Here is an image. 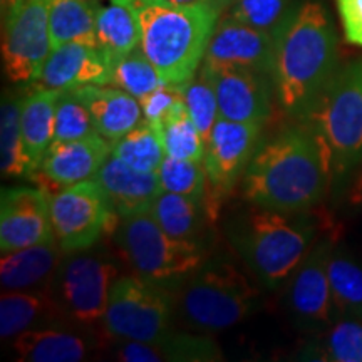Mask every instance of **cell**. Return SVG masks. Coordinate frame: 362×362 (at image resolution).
Listing matches in <instances>:
<instances>
[{
    "instance_id": "cell-22",
    "label": "cell",
    "mask_w": 362,
    "mask_h": 362,
    "mask_svg": "<svg viewBox=\"0 0 362 362\" xmlns=\"http://www.w3.org/2000/svg\"><path fill=\"white\" fill-rule=\"evenodd\" d=\"M61 247L47 242L22 250L2 253L0 284L4 291H44L51 288L61 265Z\"/></svg>"
},
{
    "instance_id": "cell-3",
    "label": "cell",
    "mask_w": 362,
    "mask_h": 362,
    "mask_svg": "<svg viewBox=\"0 0 362 362\" xmlns=\"http://www.w3.org/2000/svg\"><path fill=\"white\" fill-rule=\"evenodd\" d=\"M134 13L141 29V49L165 83L185 84L197 74L218 24L211 4L180 6L168 0H111Z\"/></svg>"
},
{
    "instance_id": "cell-20",
    "label": "cell",
    "mask_w": 362,
    "mask_h": 362,
    "mask_svg": "<svg viewBox=\"0 0 362 362\" xmlns=\"http://www.w3.org/2000/svg\"><path fill=\"white\" fill-rule=\"evenodd\" d=\"M71 90L89 110L98 133L112 144L144 119L139 99L115 86L88 84Z\"/></svg>"
},
{
    "instance_id": "cell-17",
    "label": "cell",
    "mask_w": 362,
    "mask_h": 362,
    "mask_svg": "<svg viewBox=\"0 0 362 362\" xmlns=\"http://www.w3.org/2000/svg\"><path fill=\"white\" fill-rule=\"evenodd\" d=\"M111 153L112 143L99 133L76 141L52 143L39 170L59 187H71L94 178Z\"/></svg>"
},
{
    "instance_id": "cell-12",
    "label": "cell",
    "mask_w": 362,
    "mask_h": 362,
    "mask_svg": "<svg viewBox=\"0 0 362 362\" xmlns=\"http://www.w3.org/2000/svg\"><path fill=\"white\" fill-rule=\"evenodd\" d=\"M262 124L238 123L218 117L205 143V165L208 176V206L215 216L220 198L245 173L257 149Z\"/></svg>"
},
{
    "instance_id": "cell-27",
    "label": "cell",
    "mask_w": 362,
    "mask_h": 362,
    "mask_svg": "<svg viewBox=\"0 0 362 362\" xmlns=\"http://www.w3.org/2000/svg\"><path fill=\"white\" fill-rule=\"evenodd\" d=\"M149 211L166 233L188 242H198L208 218H215L205 200L170 192L158 194Z\"/></svg>"
},
{
    "instance_id": "cell-42",
    "label": "cell",
    "mask_w": 362,
    "mask_h": 362,
    "mask_svg": "<svg viewBox=\"0 0 362 362\" xmlns=\"http://www.w3.org/2000/svg\"><path fill=\"white\" fill-rule=\"evenodd\" d=\"M21 2H22V0H2V12H4V16H6V12L8 13V12L12 11V8H16Z\"/></svg>"
},
{
    "instance_id": "cell-37",
    "label": "cell",
    "mask_w": 362,
    "mask_h": 362,
    "mask_svg": "<svg viewBox=\"0 0 362 362\" xmlns=\"http://www.w3.org/2000/svg\"><path fill=\"white\" fill-rule=\"evenodd\" d=\"M98 134L94 126L93 116L84 103L72 93L71 89L61 90L56 110V131H54V141H76L89 136Z\"/></svg>"
},
{
    "instance_id": "cell-11",
    "label": "cell",
    "mask_w": 362,
    "mask_h": 362,
    "mask_svg": "<svg viewBox=\"0 0 362 362\" xmlns=\"http://www.w3.org/2000/svg\"><path fill=\"white\" fill-rule=\"evenodd\" d=\"M49 2L22 0L7 13L2 35L4 72L12 83L39 81L49 54L52 52L49 33Z\"/></svg>"
},
{
    "instance_id": "cell-6",
    "label": "cell",
    "mask_w": 362,
    "mask_h": 362,
    "mask_svg": "<svg viewBox=\"0 0 362 362\" xmlns=\"http://www.w3.org/2000/svg\"><path fill=\"white\" fill-rule=\"evenodd\" d=\"M175 296L176 312L189 327L216 332L247 319L260 292L238 267L216 259L205 260Z\"/></svg>"
},
{
    "instance_id": "cell-2",
    "label": "cell",
    "mask_w": 362,
    "mask_h": 362,
    "mask_svg": "<svg viewBox=\"0 0 362 362\" xmlns=\"http://www.w3.org/2000/svg\"><path fill=\"white\" fill-rule=\"evenodd\" d=\"M272 35L275 96L297 119L339 67L336 30L320 0H304L291 8Z\"/></svg>"
},
{
    "instance_id": "cell-43",
    "label": "cell",
    "mask_w": 362,
    "mask_h": 362,
    "mask_svg": "<svg viewBox=\"0 0 362 362\" xmlns=\"http://www.w3.org/2000/svg\"><path fill=\"white\" fill-rule=\"evenodd\" d=\"M168 2L180 4V6H200V4H210L208 0H168Z\"/></svg>"
},
{
    "instance_id": "cell-14",
    "label": "cell",
    "mask_w": 362,
    "mask_h": 362,
    "mask_svg": "<svg viewBox=\"0 0 362 362\" xmlns=\"http://www.w3.org/2000/svg\"><path fill=\"white\" fill-rule=\"evenodd\" d=\"M51 198L37 188H4L0 200V250H22L54 242Z\"/></svg>"
},
{
    "instance_id": "cell-36",
    "label": "cell",
    "mask_w": 362,
    "mask_h": 362,
    "mask_svg": "<svg viewBox=\"0 0 362 362\" xmlns=\"http://www.w3.org/2000/svg\"><path fill=\"white\" fill-rule=\"evenodd\" d=\"M183 99L187 103L189 116L200 129L203 141L206 143L216 119L220 117V110L214 83L202 69L183 84Z\"/></svg>"
},
{
    "instance_id": "cell-4",
    "label": "cell",
    "mask_w": 362,
    "mask_h": 362,
    "mask_svg": "<svg viewBox=\"0 0 362 362\" xmlns=\"http://www.w3.org/2000/svg\"><path fill=\"white\" fill-rule=\"evenodd\" d=\"M297 121L319 141L332 181L354 175L362 165V59L339 66Z\"/></svg>"
},
{
    "instance_id": "cell-24",
    "label": "cell",
    "mask_w": 362,
    "mask_h": 362,
    "mask_svg": "<svg viewBox=\"0 0 362 362\" xmlns=\"http://www.w3.org/2000/svg\"><path fill=\"white\" fill-rule=\"evenodd\" d=\"M62 319L56 298L45 291H4L0 297V336L13 339L29 329Z\"/></svg>"
},
{
    "instance_id": "cell-1",
    "label": "cell",
    "mask_w": 362,
    "mask_h": 362,
    "mask_svg": "<svg viewBox=\"0 0 362 362\" xmlns=\"http://www.w3.org/2000/svg\"><path fill=\"white\" fill-rule=\"evenodd\" d=\"M330 183L322 148L297 121L255 149L242 176V194L255 206L300 214L322 200Z\"/></svg>"
},
{
    "instance_id": "cell-44",
    "label": "cell",
    "mask_w": 362,
    "mask_h": 362,
    "mask_svg": "<svg viewBox=\"0 0 362 362\" xmlns=\"http://www.w3.org/2000/svg\"><path fill=\"white\" fill-rule=\"evenodd\" d=\"M208 2L211 4V6H215L216 8H223V7H228V4L232 2V0H208Z\"/></svg>"
},
{
    "instance_id": "cell-7",
    "label": "cell",
    "mask_w": 362,
    "mask_h": 362,
    "mask_svg": "<svg viewBox=\"0 0 362 362\" xmlns=\"http://www.w3.org/2000/svg\"><path fill=\"white\" fill-rule=\"evenodd\" d=\"M116 238L136 274L175 293L205 264L200 242L171 237L149 210L119 218Z\"/></svg>"
},
{
    "instance_id": "cell-39",
    "label": "cell",
    "mask_w": 362,
    "mask_h": 362,
    "mask_svg": "<svg viewBox=\"0 0 362 362\" xmlns=\"http://www.w3.org/2000/svg\"><path fill=\"white\" fill-rule=\"evenodd\" d=\"M180 99H183V84L163 83L139 99L143 117L148 121H161Z\"/></svg>"
},
{
    "instance_id": "cell-31",
    "label": "cell",
    "mask_w": 362,
    "mask_h": 362,
    "mask_svg": "<svg viewBox=\"0 0 362 362\" xmlns=\"http://www.w3.org/2000/svg\"><path fill=\"white\" fill-rule=\"evenodd\" d=\"M21 103L17 98H4L0 111V168L8 178L30 176L35 171L21 129Z\"/></svg>"
},
{
    "instance_id": "cell-15",
    "label": "cell",
    "mask_w": 362,
    "mask_h": 362,
    "mask_svg": "<svg viewBox=\"0 0 362 362\" xmlns=\"http://www.w3.org/2000/svg\"><path fill=\"white\" fill-rule=\"evenodd\" d=\"M214 83L220 116L238 123L262 124L272 115L275 86L270 74L238 67L200 66Z\"/></svg>"
},
{
    "instance_id": "cell-35",
    "label": "cell",
    "mask_w": 362,
    "mask_h": 362,
    "mask_svg": "<svg viewBox=\"0 0 362 362\" xmlns=\"http://www.w3.org/2000/svg\"><path fill=\"white\" fill-rule=\"evenodd\" d=\"M158 175H160L163 192L185 194L208 203V176L203 161L176 160L166 156L158 170Z\"/></svg>"
},
{
    "instance_id": "cell-41",
    "label": "cell",
    "mask_w": 362,
    "mask_h": 362,
    "mask_svg": "<svg viewBox=\"0 0 362 362\" xmlns=\"http://www.w3.org/2000/svg\"><path fill=\"white\" fill-rule=\"evenodd\" d=\"M349 202L356 206H362V165L357 168L349 188Z\"/></svg>"
},
{
    "instance_id": "cell-18",
    "label": "cell",
    "mask_w": 362,
    "mask_h": 362,
    "mask_svg": "<svg viewBox=\"0 0 362 362\" xmlns=\"http://www.w3.org/2000/svg\"><path fill=\"white\" fill-rule=\"evenodd\" d=\"M94 180L101 185L119 218L149 210L163 192L158 171L144 173L131 168L112 153L94 175Z\"/></svg>"
},
{
    "instance_id": "cell-34",
    "label": "cell",
    "mask_w": 362,
    "mask_h": 362,
    "mask_svg": "<svg viewBox=\"0 0 362 362\" xmlns=\"http://www.w3.org/2000/svg\"><path fill=\"white\" fill-rule=\"evenodd\" d=\"M310 359L362 362V317H336L312 347Z\"/></svg>"
},
{
    "instance_id": "cell-5",
    "label": "cell",
    "mask_w": 362,
    "mask_h": 362,
    "mask_svg": "<svg viewBox=\"0 0 362 362\" xmlns=\"http://www.w3.org/2000/svg\"><path fill=\"white\" fill-rule=\"evenodd\" d=\"M230 238L252 274L275 288L315 245V221L307 211L288 214L253 205L233 220Z\"/></svg>"
},
{
    "instance_id": "cell-13",
    "label": "cell",
    "mask_w": 362,
    "mask_h": 362,
    "mask_svg": "<svg viewBox=\"0 0 362 362\" xmlns=\"http://www.w3.org/2000/svg\"><path fill=\"white\" fill-rule=\"evenodd\" d=\"M332 247V240H320L288 277L287 305L293 319L305 329L320 330L336 319L329 280Z\"/></svg>"
},
{
    "instance_id": "cell-38",
    "label": "cell",
    "mask_w": 362,
    "mask_h": 362,
    "mask_svg": "<svg viewBox=\"0 0 362 362\" xmlns=\"http://www.w3.org/2000/svg\"><path fill=\"white\" fill-rule=\"evenodd\" d=\"M291 8L288 0H232L226 17L274 34Z\"/></svg>"
},
{
    "instance_id": "cell-9",
    "label": "cell",
    "mask_w": 362,
    "mask_h": 362,
    "mask_svg": "<svg viewBox=\"0 0 362 362\" xmlns=\"http://www.w3.org/2000/svg\"><path fill=\"white\" fill-rule=\"evenodd\" d=\"M119 269L110 259L76 252L61 262L49 292L56 298L62 319L78 325L104 322L112 285Z\"/></svg>"
},
{
    "instance_id": "cell-21",
    "label": "cell",
    "mask_w": 362,
    "mask_h": 362,
    "mask_svg": "<svg viewBox=\"0 0 362 362\" xmlns=\"http://www.w3.org/2000/svg\"><path fill=\"white\" fill-rule=\"evenodd\" d=\"M115 357L123 362H215L223 359L220 347L211 337L171 330L151 342H119Z\"/></svg>"
},
{
    "instance_id": "cell-29",
    "label": "cell",
    "mask_w": 362,
    "mask_h": 362,
    "mask_svg": "<svg viewBox=\"0 0 362 362\" xmlns=\"http://www.w3.org/2000/svg\"><path fill=\"white\" fill-rule=\"evenodd\" d=\"M112 155L131 168L144 173H156L166 158L160 121L143 119L119 141L112 144Z\"/></svg>"
},
{
    "instance_id": "cell-33",
    "label": "cell",
    "mask_w": 362,
    "mask_h": 362,
    "mask_svg": "<svg viewBox=\"0 0 362 362\" xmlns=\"http://www.w3.org/2000/svg\"><path fill=\"white\" fill-rule=\"evenodd\" d=\"M107 62H110L107 84L126 90L136 99H141L165 83L160 71L143 52L141 45L123 56L107 57Z\"/></svg>"
},
{
    "instance_id": "cell-30",
    "label": "cell",
    "mask_w": 362,
    "mask_h": 362,
    "mask_svg": "<svg viewBox=\"0 0 362 362\" xmlns=\"http://www.w3.org/2000/svg\"><path fill=\"white\" fill-rule=\"evenodd\" d=\"M96 37L99 49L106 54V57H117L139 47L141 29L128 7L111 2V6L99 8Z\"/></svg>"
},
{
    "instance_id": "cell-25",
    "label": "cell",
    "mask_w": 362,
    "mask_h": 362,
    "mask_svg": "<svg viewBox=\"0 0 362 362\" xmlns=\"http://www.w3.org/2000/svg\"><path fill=\"white\" fill-rule=\"evenodd\" d=\"M59 96V89L42 88L21 103V129L27 155L35 170H39L40 161L54 141Z\"/></svg>"
},
{
    "instance_id": "cell-10",
    "label": "cell",
    "mask_w": 362,
    "mask_h": 362,
    "mask_svg": "<svg viewBox=\"0 0 362 362\" xmlns=\"http://www.w3.org/2000/svg\"><path fill=\"white\" fill-rule=\"evenodd\" d=\"M54 237L62 253L88 250L112 228L119 216L112 210L101 185L90 178L64 187L51 198Z\"/></svg>"
},
{
    "instance_id": "cell-23",
    "label": "cell",
    "mask_w": 362,
    "mask_h": 362,
    "mask_svg": "<svg viewBox=\"0 0 362 362\" xmlns=\"http://www.w3.org/2000/svg\"><path fill=\"white\" fill-rule=\"evenodd\" d=\"M17 359L25 362H79L89 354V341L66 329L35 327L21 332L12 342Z\"/></svg>"
},
{
    "instance_id": "cell-8",
    "label": "cell",
    "mask_w": 362,
    "mask_h": 362,
    "mask_svg": "<svg viewBox=\"0 0 362 362\" xmlns=\"http://www.w3.org/2000/svg\"><path fill=\"white\" fill-rule=\"evenodd\" d=\"M176 296L170 288L143 279L119 275L112 285L104 329L117 342H151L171 330Z\"/></svg>"
},
{
    "instance_id": "cell-28",
    "label": "cell",
    "mask_w": 362,
    "mask_h": 362,
    "mask_svg": "<svg viewBox=\"0 0 362 362\" xmlns=\"http://www.w3.org/2000/svg\"><path fill=\"white\" fill-rule=\"evenodd\" d=\"M329 280L336 317H362V264L346 248L330 250Z\"/></svg>"
},
{
    "instance_id": "cell-16",
    "label": "cell",
    "mask_w": 362,
    "mask_h": 362,
    "mask_svg": "<svg viewBox=\"0 0 362 362\" xmlns=\"http://www.w3.org/2000/svg\"><path fill=\"white\" fill-rule=\"evenodd\" d=\"M272 59L274 35L225 16L211 34L202 66L238 67L272 76Z\"/></svg>"
},
{
    "instance_id": "cell-19",
    "label": "cell",
    "mask_w": 362,
    "mask_h": 362,
    "mask_svg": "<svg viewBox=\"0 0 362 362\" xmlns=\"http://www.w3.org/2000/svg\"><path fill=\"white\" fill-rule=\"evenodd\" d=\"M40 84L49 89H72L88 84L110 83V62L99 47L64 44L52 49L45 61Z\"/></svg>"
},
{
    "instance_id": "cell-32",
    "label": "cell",
    "mask_w": 362,
    "mask_h": 362,
    "mask_svg": "<svg viewBox=\"0 0 362 362\" xmlns=\"http://www.w3.org/2000/svg\"><path fill=\"white\" fill-rule=\"evenodd\" d=\"M163 143H165L166 156L176 160L203 161L205 158V141L200 129L189 116L185 99L171 107L168 115L160 121Z\"/></svg>"
},
{
    "instance_id": "cell-26",
    "label": "cell",
    "mask_w": 362,
    "mask_h": 362,
    "mask_svg": "<svg viewBox=\"0 0 362 362\" xmlns=\"http://www.w3.org/2000/svg\"><path fill=\"white\" fill-rule=\"evenodd\" d=\"M99 8L98 0H51L49 33L52 49L71 42L99 47L96 37Z\"/></svg>"
},
{
    "instance_id": "cell-40",
    "label": "cell",
    "mask_w": 362,
    "mask_h": 362,
    "mask_svg": "<svg viewBox=\"0 0 362 362\" xmlns=\"http://www.w3.org/2000/svg\"><path fill=\"white\" fill-rule=\"evenodd\" d=\"M336 4L346 39L362 47V0H336Z\"/></svg>"
}]
</instances>
